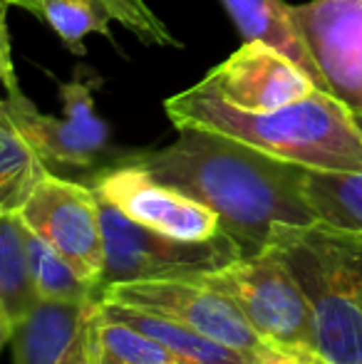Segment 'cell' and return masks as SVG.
I'll list each match as a JSON object with an SVG mask.
<instances>
[{"label":"cell","mask_w":362,"mask_h":364,"mask_svg":"<svg viewBox=\"0 0 362 364\" xmlns=\"http://www.w3.org/2000/svg\"><path fill=\"white\" fill-rule=\"evenodd\" d=\"M97 302L90 310V315L85 317L82 327L75 335V340L70 342V347L65 350V355L60 357L58 364H102L100 355V335H97Z\"/></svg>","instance_id":"22"},{"label":"cell","mask_w":362,"mask_h":364,"mask_svg":"<svg viewBox=\"0 0 362 364\" xmlns=\"http://www.w3.org/2000/svg\"><path fill=\"white\" fill-rule=\"evenodd\" d=\"M100 3L105 5L115 23L137 35L142 43L156 45V48H181L176 35L161 23L159 15L144 0H100Z\"/></svg>","instance_id":"21"},{"label":"cell","mask_w":362,"mask_h":364,"mask_svg":"<svg viewBox=\"0 0 362 364\" xmlns=\"http://www.w3.org/2000/svg\"><path fill=\"white\" fill-rule=\"evenodd\" d=\"M193 280H201L231 297L266 345L315 350L310 302L275 248L243 255L226 268Z\"/></svg>","instance_id":"5"},{"label":"cell","mask_w":362,"mask_h":364,"mask_svg":"<svg viewBox=\"0 0 362 364\" xmlns=\"http://www.w3.org/2000/svg\"><path fill=\"white\" fill-rule=\"evenodd\" d=\"M100 310L105 315L115 317V320H122L127 325L151 335L181 364H253L251 357H246L243 352L233 350V347L223 345L218 340H211V337L201 335V332L191 330L186 325L166 320V317L149 315V312L134 310V307L115 305V302H102V300H100Z\"/></svg>","instance_id":"14"},{"label":"cell","mask_w":362,"mask_h":364,"mask_svg":"<svg viewBox=\"0 0 362 364\" xmlns=\"http://www.w3.org/2000/svg\"><path fill=\"white\" fill-rule=\"evenodd\" d=\"M38 302L28 263L25 223L18 211H0V315L18 325Z\"/></svg>","instance_id":"15"},{"label":"cell","mask_w":362,"mask_h":364,"mask_svg":"<svg viewBox=\"0 0 362 364\" xmlns=\"http://www.w3.org/2000/svg\"><path fill=\"white\" fill-rule=\"evenodd\" d=\"M129 161L211 208L243 255L271 248L285 230L318 223L305 196L308 168L231 136L179 129L169 146L134 154Z\"/></svg>","instance_id":"1"},{"label":"cell","mask_w":362,"mask_h":364,"mask_svg":"<svg viewBox=\"0 0 362 364\" xmlns=\"http://www.w3.org/2000/svg\"><path fill=\"white\" fill-rule=\"evenodd\" d=\"M8 0H0V90L10 92L18 85L13 65V48H10V30H8Z\"/></svg>","instance_id":"23"},{"label":"cell","mask_w":362,"mask_h":364,"mask_svg":"<svg viewBox=\"0 0 362 364\" xmlns=\"http://www.w3.org/2000/svg\"><path fill=\"white\" fill-rule=\"evenodd\" d=\"M8 5L23 8V10H28V13H33L35 18H40V0H8Z\"/></svg>","instance_id":"26"},{"label":"cell","mask_w":362,"mask_h":364,"mask_svg":"<svg viewBox=\"0 0 362 364\" xmlns=\"http://www.w3.org/2000/svg\"><path fill=\"white\" fill-rule=\"evenodd\" d=\"M13 322L8 320L5 315H0V352L5 350V345L10 342V337H13Z\"/></svg>","instance_id":"25"},{"label":"cell","mask_w":362,"mask_h":364,"mask_svg":"<svg viewBox=\"0 0 362 364\" xmlns=\"http://www.w3.org/2000/svg\"><path fill=\"white\" fill-rule=\"evenodd\" d=\"M97 335H100L102 357L115 364H181L151 335L105 315L100 307H97Z\"/></svg>","instance_id":"20"},{"label":"cell","mask_w":362,"mask_h":364,"mask_svg":"<svg viewBox=\"0 0 362 364\" xmlns=\"http://www.w3.org/2000/svg\"><path fill=\"white\" fill-rule=\"evenodd\" d=\"M100 216L105 235V270L100 290L105 285L129 280H193L243 258L238 243L223 230L208 240H179L134 223L102 198Z\"/></svg>","instance_id":"4"},{"label":"cell","mask_w":362,"mask_h":364,"mask_svg":"<svg viewBox=\"0 0 362 364\" xmlns=\"http://www.w3.org/2000/svg\"><path fill=\"white\" fill-rule=\"evenodd\" d=\"M203 92L246 112H273L310 97L318 85L266 43H246L196 82Z\"/></svg>","instance_id":"11"},{"label":"cell","mask_w":362,"mask_h":364,"mask_svg":"<svg viewBox=\"0 0 362 364\" xmlns=\"http://www.w3.org/2000/svg\"><path fill=\"white\" fill-rule=\"evenodd\" d=\"M100 355H102V352H100ZM102 364H115V362H110V360H105V357H102Z\"/></svg>","instance_id":"28"},{"label":"cell","mask_w":362,"mask_h":364,"mask_svg":"<svg viewBox=\"0 0 362 364\" xmlns=\"http://www.w3.org/2000/svg\"><path fill=\"white\" fill-rule=\"evenodd\" d=\"M290 13L325 90L362 114V0H310Z\"/></svg>","instance_id":"10"},{"label":"cell","mask_w":362,"mask_h":364,"mask_svg":"<svg viewBox=\"0 0 362 364\" xmlns=\"http://www.w3.org/2000/svg\"><path fill=\"white\" fill-rule=\"evenodd\" d=\"M95 82L75 75L58 87L63 119L43 114L20 87L3 92L5 109L45 166L90 168L110 149V127L95 112Z\"/></svg>","instance_id":"7"},{"label":"cell","mask_w":362,"mask_h":364,"mask_svg":"<svg viewBox=\"0 0 362 364\" xmlns=\"http://www.w3.org/2000/svg\"><path fill=\"white\" fill-rule=\"evenodd\" d=\"M100 300L174 320L243 352L253 362H258L271 350V345H266L251 322L243 317L236 302L201 280L169 278L115 283L100 290Z\"/></svg>","instance_id":"6"},{"label":"cell","mask_w":362,"mask_h":364,"mask_svg":"<svg viewBox=\"0 0 362 364\" xmlns=\"http://www.w3.org/2000/svg\"><path fill=\"white\" fill-rule=\"evenodd\" d=\"M353 119H355V127H358V132L362 136V114H360V112H353Z\"/></svg>","instance_id":"27"},{"label":"cell","mask_w":362,"mask_h":364,"mask_svg":"<svg viewBox=\"0 0 362 364\" xmlns=\"http://www.w3.org/2000/svg\"><path fill=\"white\" fill-rule=\"evenodd\" d=\"M40 20L50 25L75 55H85V38L100 33L112 40V15L100 0H40Z\"/></svg>","instance_id":"19"},{"label":"cell","mask_w":362,"mask_h":364,"mask_svg":"<svg viewBox=\"0 0 362 364\" xmlns=\"http://www.w3.org/2000/svg\"><path fill=\"white\" fill-rule=\"evenodd\" d=\"M305 196L318 223L362 233V171H305Z\"/></svg>","instance_id":"16"},{"label":"cell","mask_w":362,"mask_h":364,"mask_svg":"<svg viewBox=\"0 0 362 364\" xmlns=\"http://www.w3.org/2000/svg\"><path fill=\"white\" fill-rule=\"evenodd\" d=\"M18 216L70 260L80 278L100 288L105 270L100 198L95 188L45 171Z\"/></svg>","instance_id":"8"},{"label":"cell","mask_w":362,"mask_h":364,"mask_svg":"<svg viewBox=\"0 0 362 364\" xmlns=\"http://www.w3.org/2000/svg\"><path fill=\"white\" fill-rule=\"evenodd\" d=\"M92 188L102 201L156 233L179 240H208L221 233V223L211 208L159 181L134 161L102 171Z\"/></svg>","instance_id":"9"},{"label":"cell","mask_w":362,"mask_h":364,"mask_svg":"<svg viewBox=\"0 0 362 364\" xmlns=\"http://www.w3.org/2000/svg\"><path fill=\"white\" fill-rule=\"evenodd\" d=\"M221 3L226 8V13L231 15L233 23H236L243 40L271 45L288 60H293L318 85V90L328 92L318 65L313 63L303 38H300L298 25H295L293 13H290V5H285L283 0H221Z\"/></svg>","instance_id":"13"},{"label":"cell","mask_w":362,"mask_h":364,"mask_svg":"<svg viewBox=\"0 0 362 364\" xmlns=\"http://www.w3.org/2000/svg\"><path fill=\"white\" fill-rule=\"evenodd\" d=\"M313 310L315 350L335 364H362V250L355 230L313 223L271 245Z\"/></svg>","instance_id":"3"},{"label":"cell","mask_w":362,"mask_h":364,"mask_svg":"<svg viewBox=\"0 0 362 364\" xmlns=\"http://www.w3.org/2000/svg\"><path fill=\"white\" fill-rule=\"evenodd\" d=\"M253 364H335L313 347H271Z\"/></svg>","instance_id":"24"},{"label":"cell","mask_w":362,"mask_h":364,"mask_svg":"<svg viewBox=\"0 0 362 364\" xmlns=\"http://www.w3.org/2000/svg\"><path fill=\"white\" fill-rule=\"evenodd\" d=\"M174 129H203L318 171H362L353 112L323 90L273 112H246L188 87L164 102Z\"/></svg>","instance_id":"2"},{"label":"cell","mask_w":362,"mask_h":364,"mask_svg":"<svg viewBox=\"0 0 362 364\" xmlns=\"http://www.w3.org/2000/svg\"><path fill=\"white\" fill-rule=\"evenodd\" d=\"M25 243H28L30 278L35 292L43 300L55 302H95L100 300V288L80 278L78 270L70 265L65 255H60L45 238L25 225Z\"/></svg>","instance_id":"18"},{"label":"cell","mask_w":362,"mask_h":364,"mask_svg":"<svg viewBox=\"0 0 362 364\" xmlns=\"http://www.w3.org/2000/svg\"><path fill=\"white\" fill-rule=\"evenodd\" d=\"M95 302H55L38 297L30 312L13 327L15 364H58L82 327Z\"/></svg>","instance_id":"12"},{"label":"cell","mask_w":362,"mask_h":364,"mask_svg":"<svg viewBox=\"0 0 362 364\" xmlns=\"http://www.w3.org/2000/svg\"><path fill=\"white\" fill-rule=\"evenodd\" d=\"M45 171L50 168L13 124L0 95V211H20Z\"/></svg>","instance_id":"17"}]
</instances>
